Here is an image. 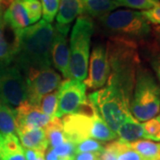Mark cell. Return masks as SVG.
Wrapping results in <instances>:
<instances>
[{"mask_svg":"<svg viewBox=\"0 0 160 160\" xmlns=\"http://www.w3.org/2000/svg\"><path fill=\"white\" fill-rule=\"evenodd\" d=\"M70 26H60L55 24L51 44L50 57L53 67L59 70L65 79H69V52L68 33Z\"/></svg>","mask_w":160,"mask_h":160,"instance_id":"obj_10","label":"cell"},{"mask_svg":"<svg viewBox=\"0 0 160 160\" xmlns=\"http://www.w3.org/2000/svg\"><path fill=\"white\" fill-rule=\"evenodd\" d=\"M84 7L82 0H61L56 15V24L70 26L76 18L83 14Z\"/></svg>","mask_w":160,"mask_h":160,"instance_id":"obj_15","label":"cell"},{"mask_svg":"<svg viewBox=\"0 0 160 160\" xmlns=\"http://www.w3.org/2000/svg\"><path fill=\"white\" fill-rule=\"evenodd\" d=\"M57 106L58 90H55V91L47 93L42 98L39 108L45 114L49 116L50 118H53V117H55V114H56Z\"/></svg>","mask_w":160,"mask_h":160,"instance_id":"obj_26","label":"cell"},{"mask_svg":"<svg viewBox=\"0 0 160 160\" xmlns=\"http://www.w3.org/2000/svg\"><path fill=\"white\" fill-rule=\"evenodd\" d=\"M63 130L69 141L76 144L87 138H91L92 118L78 113L62 117Z\"/></svg>","mask_w":160,"mask_h":160,"instance_id":"obj_13","label":"cell"},{"mask_svg":"<svg viewBox=\"0 0 160 160\" xmlns=\"http://www.w3.org/2000/svg\"><path fill=\"white\" fill-rule=\"evenodd\" d=\"M97 20L105 34L129 40L137 44L139 48L153 38L152 26L142 12L132 9L115 10Z\"/></svg>","mask_w":160,"mask_h":160,"instance_id":"obj_3","label":"cell"},{"mask_svg":"<svg viewBox=\"0 0 160 160\" xmlns=\"http://www.w3.org/2000/svg\"><path fill=\"white\" fill-rule=\"evenodd\" d=\"M129 146L144 160H160V143L149 140H139L129 143Z\"/></svg>","mask_w":160,"mask_h":160,"instance_id":"obj_20","label":"cell"},{"mask_svg":"<svg viewBox=\"0 0 160 160\" xmlns=\"http://www.w3.org/2000/svg\"><path fill=\"white\" fill-rule=\"evenodd\" d=\"M130 112L139 122H145L160 113V86L152 70L139 65L132 91Z\"/></svg>","mask_w":160,"mask_h":160,"instance_id":"obj_4","label":"cell"},{"mask_svg":"<svg viewBox=\"0 0 160 160\" xmlns=\"http://www.w3.org/2000/svg\"><path fill=\"white\" fill-rule=\"evenodd\" d=\"M27 86V101L39 107L42 98L55 91L62 83L61 75L54 69H30L25 74Z\"/></svg>","mask_w":160,"mask_h":160,"instance_id":"obj_8","label":"cell"},{"mask_svg":"<svg viewBox=\"0 0 160 160\" xmlns=\"http://www.w3.org/2000/svg\"><path fill=\"white\" fill-rule=\"evenodd\" d=\"M120 6H126L132 9L148 10L156 6H159V0H115Z\"/></svg>","mask_w":160,"mask_h":160,"instance_id":"obj_29","label":"cell"},{"mask_svg":"<svg viewBox=\"0 0 160 160\" xmlns=\"http://www.w3.org/2000/svg\"><path fill=\"white\" fill-rule=\"evenodd\" d=\"M88 77L84 80L85 85L91 90L102 88L109 76V65L106 46L102 44L93 46L90 54Z\"/></svg>","mask_w":160,"mask_h":160,"instance_id":"obj_11","label":"cell"},{"mask_svg":"<svg viewBox=\"0 0 160 160\" xmlns=\"http://www.w3.org/2000/svg\"><path fill=\"white\" fill-rule=\"evenodd\" d=\"M94 31L92 19L85 14L77 18L70 36L69 72L72 79L84 81L87 77L90 45Z\"/></svg>","mask_w":160,"mask_h":160,"instance_id":"obj_5","label":"cell"},{"mask_svg":"<svg viewBox=\"0 0 160 160\" xmlns=\"http://www.w3.org/2000/svg\"><path fill=\"white\" fill-rule=\"evenodd\" d=\"M152 38L160 49V26H152Z\"/></svg>","mask_w":160,"mask_h":160,"instance_id":"obj_36","label":"cell"},{"mask_svg":"<svg viewBox=\"0 0 160 160\" xmlns=\"http://www.w3.org/2000/svg\"><path fill=\"white\" fill-rule=\"evenodd\" d=\"M54 27L44 20L27 27L15 42L14 61L22 72L51 67V44Z\"/></svg>","mask_w":160,"mask_h":160,"instance_id":"obj_1","label":"cell"},{"mask_svg":"<svg viewBox=\"0 0 160 160\" xmlns=\"http://www.w3.org/2000/svg\"><path fill=\"white\" fill-rule=\"evenodd\" d=\"M139 51L142 52V56L151 66V69L154 71L155 77L160 86V49L156 44L154 39L147 43L139 48Z\"/></svg>","mask_w":160,"mask_h":160,"instance_id":"obj_21","label":"cell"},{"mask_svg":"<svg viewBox=\"0 0 160 160\" xmlns=\"http://www.w3.org/2000/svg\"><path fill=\"white\" fill-rule=\"evenodd\" d=\"M142 15L150 24L160 26V5L142 12Z\"/></svg>","mask_w":160,"mask_h":160,"instance_id":"obj_33","label":"cell"},{"mask_svg":"<svg viewBox=\"0 0 160 160\" xmlns=\"http://www.w3.org/2000/svg\"><path fill=\"white\" fill-rule=\"evenodd\" d=\"M0 160H26L23 152L7 154L0 151Z\"/></svg>","mask_w":160,"mask_h":160,"instance_id":"obj_35","label":"cell"},{"mask_svg":"<svg viewBox=\"0 0 160 160\" xmlns=\"http://www.w3.org/2000/svg\"><path fill=\"white\" fill-rule=\"evenodd\" d=\"M159 1H160V0H159Z\"/></svg>","mask_w":160,"mask_h":160,"instance_id":"obj_43","label":"cell"},{"mask_svg":"<svg viewBox=\"0 0 160 160\" xmlns=\"http://www.w3.org/2000/svg\"><path fill=\"white\" fill-rule=\"evenodd\" d=\"M102 145L99 141L94 139L87 138L83 140L76 145V153L78 152H92V153H101L103 150Z\"/></svg>","mask_w":160,"mask_h":160,"instance_id":"obj_30","label":"cell"},{"mask_svg":"<svg viewBox=\"0 0 160 160\" xmlns=\"http://www.w3.org/2000/svg\"><path fill=\"white\" fill-rule=\"evenodd\" d=\"M12 1H14V0H0V2H1V4H2V6H3L4 8L7 7Z\"/></svg>","mask_w":160,"mask_h":160,"instance_id":"obj_38","label":"cell"},{"mask_svg":"<svg viewBox=\"0 0 160 160\" xmlns=\"http://www.w3.org/2000/svg\"><path fill=\"white\" fill-rule=\"evenodd\" d=\"M3 18L6 26H8L13 33L14 40L31 24L29 12L22 0H14L6 7ZM15 43V42H14Z\"/></svg>","mask_w":160,"mask_h":160,"instance_id":"obj_14","label":"cell"},{"mask_svg":"<svg viewBox=\"0 0 160 160\" xmlns=\"http://www.w3.org/2000/svg\"><path fill=\"white\" fill-rule=\"evenodd\" d=\"M13 111L16 120L17 134L36 128L45 127L52 118L45 114L39 107L29 103L28 101L13 109Z\"/></svg>","mask_w":160,"mask_h":160,"instance_id":"obj_12","label":"cell"},{"mask_svg":"<svg viewBox=\"0 0 160 160\" xmlns=\"http://www.w3.org/2000/svg\"><path fill=\"white\" fill-rule=\"evenodd\" d=\"M88 99L96 107L101 118L117 134L121 124L130 112V102L114 86L105 87L89 94Z\"/></svg>","mask_w":160,"mask_h":160,"instance_id":"obj_6","label":"cell"},{"mask_svg":"<svg viewBox=\"0 0 160 160\" xmlns=\"http://www.w3.org/2000/svg\"><path fill=\"white\" fill-rule=\"evenodd\" d=\"M45 157L46 160H58V156L54 153V151L52 149V148L46 149Z\"/></svg>","mask_w":160,"mask_h":160,"instance_id":"obj_37","label":"cell"},{"mask_svg":"<svg viewBox=\"0 0 160 160\" xmlns=\"http://www.w3.org/2000/svg\"><path fill=\"white\" fill-rule=\"evenodd\" d=\"M1 147L0 151L12 154V153H21L23 152V148L21 142H19V139L16 136V134H1Z\"/></svg>","mask_w":160,"mask_h":160,"instance_id":"obj_25","label":"cell"},{"mask_svg":"<svg viewBox=\"0 0 160 160\" xmlns=\"http://www.w3.org/2000/svg\"><path fill=\"white\" fill-rule=\"evenodd\" d=\"M118 140L126 143H131L144 138L142 125L135 119L132 115H128L117 132Z\"/></svg>","mask_w":160,"mask_h":160,"instance_id":"obj_17","label":"cell"},{"mask_svg":"<svg viewBox=\"0 0 160 160\" xmlns=\"http://www.w3.org/2000/svg\"><path fill=\"white\" fill-rule=\"evenodd\" d=\"M0 133L17 134V126L13 109L0 101Z\"/></svg>","mask_w":160,"mask_h":160,"instance_id":"obj_23","label":"cell"},{"mask_svg":"<svg viewBox=\"0 0 160 160\" xmlns=\"http://www.w3.org/2000/svg\"><path fill=\"white\" fill-rule=\"evenodd\" d=\"M86 99V86L84 82L71 78L63 80L58 89L55 117L62 118L65 115L74 114Z\"/></svg>","mask_w":160,"mask_h":160,"instance_id":"obj_9","label":"cell"},{"mask_svg":"<svg viewBox=\"0 0 160 160\" xmlns=\"http://www.w3.org/2000/svg\"><path fill=\"white\" fill-rule=\"evenodd\" d=\"M3 14H4V7H3L1 2H0V18L3 17Z\"/></svg>","mask_w":160,"mask_h":160,"instance_id":"obj_39","label":"cell"},{"mask_svg":"<svg viewBox=\"0 0 160 160\" xmlns=\"http://www.w3.org/2000/svg\"><path fill=\"white\" fill-rule=\"evenodd\" d=\"M23 4L25 5L31 24L38 22L42 16V6L39 0H22Z\"/></svg>","mask_w":160,"mask_h":160,"instance_id":"obj_31","label":"cell"},{"mask_svg":"<svg viewBox=\"0 0 160 160\" xmlns=\"http://www.w3.org/2000/svg\"><path fill=\"white\" fill-rule=\"evenodd\" d=\"M18 135L22 148L34 149L45 156L49 143L44 128H36L30 131L21 132Z\"/></svg>","mask_w":160,"mask_h":160,"instance_id":"obj_16","label":"cell"},{"mask_svg":"<svg viewBox=\"0 0 160 160\" xmlns=\"http://www.w3.org/2000/svg\"><path fill=\"white\" fill-rule=\"evenodd\" d=\"M76 143L71 141H67L62 145L53 148L52 150L60 158H73L76 154Z\"/></svg>","mask_w":160,"mask_h":160,"instance_id":"obj_32","label":"cell"},{"mask_svg":"<svg viewBox=\"0 0 160 160\" xmlns=\"http://www.w3.org/2000/svg\"><path fill=\"white\" fill-rule=\"evenodd\" d=\"M83 14L90 18L102 17L118 9L120 6L115 0H82Z\"/></svg>","mask_w":160,"mask_h":160,"instance_id":"obj_18","label":"cell"},{"mask_svg":"<svg viewBox=\"0 0 160 160\" xmlns=\"http://www.w3.org/2000/svg\"><path fill=\"white\" fill-rule=\"evenodd\" d=\"M6 27L4 18H0V62L11 64L14 62L15 48L6 38Z\"/></svg>","mask_w":160,"mask_h":160,"instance_id":"obj_24","label":"cell"},{"mask_svg":"<svg viewBox=\"0 0 160 160\" xmlns=\"http://www.w3.org/2000/svg\"><path fill=\"white\" fill-rule=\"evenodd\" d=\"M59 160H73V158H60Z\"/></svg>","mask_w":160,"mask_h":160,"instance_id":"obj_40","label":"cell"},{"mask_svg":"<svg viewBox=\"0 0 160 160\" xmlns=\"http://www.w3.org/2000/svg\"><path fill=\"white\" fill-rule=\"evenodd\" d=\"M91 137L99 142H107L116 140L118 138V135L109 128L105 121L101 118L99 113H97L92 118Z\"/></svg>","mask_w":160,"mask_h":160,"instance_id":"obj_22","label":"cell"},{"mask_svg":"<svg viewBox=\"0 0 160 160\" xmlns=\"http://www.w3.org/2000/svg\"><path fill=\"white\" fill-rule=\"evenodd\" d=\"M106 49L109 65L107 85L114 86L131 103L136 72L142 62L139 46L129 40L109 37Z\"/></svg>","mask_w":160,"mask_h":160,"instance_id":"obj_2","label":"cell"},{"mask_svg":"<svg viewBox=\"0 0 160 160\" xmlns=\"http://www.w3.org/2000/svg\"><path fill=\"white\" fill-rule=\"evenodd\" d=\"M46 138L52 149L56 148L68 141L63 130L62 121L60 118L53 117L45 127Z\"/></svg>","mask_w":160,"mask_h":160,"instance_id":"obj_19","label":"cell"},{"mask_svg":"<svg viewBox=\"0 0 160 160\" xmlns=\"http://www.w3.org/2000/svg\"><path fill=\"white\" fill-rule=\"evenodd\" d=\"M0 147H1V137H0Z\"/></svg>","mask_w":160,"mask_h":160,"instance_id":"obj_41","label":"cell"},{"mask_svg":"<svg viewBox=\"0 0 160 160\" xmlns=\"http://www.w3.org/2000/svg\"><path fill=\"white\" fill-rule=\"evenodd\" d=\"M158 118H159V119H160V115H159V116H158Z\"/></svg>","mask_w":160,"mask_h":160,"instance_id":"obj_42","label":"cell"},{"mask_svg":"<svg viewBox=\"0 0 160 160\" xmlns=\"http://www.w3.org/2000/svg\"><path fill=\"white\" fill-rule=\"evenodd\" d=\"M41 6L43 20L49 23L52 22L57 15L60 0H41Z\"/></svg>","mask_w":160,"mask_h":160,"instance_id":"obj_28","label":"cell"},{"mask_svg":"<svg viewBox=\"0 0 160 160\" xmlns=\"http://www.w3.org/2000/svg\"><path fill=\"white\" fill-rule=\"evenodd\" d=\"M142 125L145 139L160 142V119L158 117L147 120Z\"/></svg>","mask_w":160,"mask_h":160,"instance_id":"obj_27","label":"cell"},{"mask_svg":"<svg viewBox=\"0 0 160 160\" xmlns=\"http://www.w3.org/2000/svg\"><path fill=\"white\" fill-rule=\"evenodd\" d=\"M100 153L92 152H78L73 156V160H100Z\"/></svg>","mask_w":160,"mask_h":160,"instance_id":"obj_34","label":"cell"},{"mask_svg":"<svg viewBox=\"0 0 160 160\" xmlns=\"http://www.w3.org/2000/svg\"><path fill=\"white\" fill-rule=\"evenodd\" d=\"M0 101L15 109L27 101V86L16 63L0 62Z\"/></svg>","mask_w":160,"mask_h":160,"instance_id":"obj_7","label":"cell"}]
</instances>
